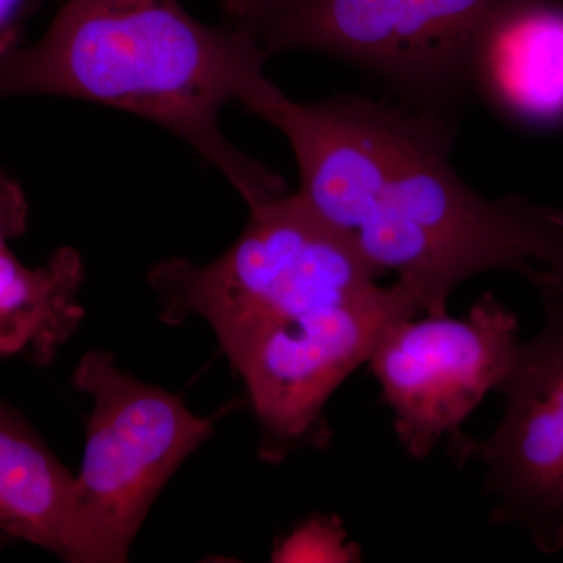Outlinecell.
<instances>
[{
	"label": "cell",
	"instance_id": "obj_8",
	"mask_svg": "<svg viewBox=\"0 0 563 563\" xmlns=\"http://www.w3.org/2000/svg\"><path fill=\"white\" fill-rule=\"evenodd\" d=\"M470 90L528 128L563 124V0H501L470 55Z\"/></svg>",
	"mask_w": 563,
	"mask_h": 563
},
{
	"label": "cell",
	"instance_id": "obj_9",
	"mask_svg": "<svg viewBox=\"0 0 563 563\" xmlns=\"http://www.w3.org/2000/svg\"><path fill=\"white\" fill-rule=\"evenodd\" d=\"M85 279L79 252L58 247L44 265H22L9 246L0 250V358L49 365L81 320Z\"/></svg>",
	"mask_w": 563,
	"mask_h": 563
},
{
	"label": "cell",
	"instance_id": "obj_10",
	"mask_svg": "<svg viewBox=\"0 0 563 563\" xmlns=\"http://www.w3.org/2000/svg\"><path fill=\"white\" fill-rule=\"evenodd\" d=\"M76 476L0 402V533L60 558Z\"/></svg>",
	"mask_w": 563,
	"mask_h": 563
},
{
	"label": "cell",
	"instance_id": "obj_11",
	"mask_svg": "<svg viewBox=\"0 0 563 563\" xmlns=\"http://www.w3.org/2000/svg\"><path fill=\"white\" fill-rule=\"evenodd\" d=\"M277 561H350L343 533L333 523L313 520L277 551Z\"/></svg>",
	"mask_w": 563,
	"mask_h": 563
},
{
	"label": "cell",
	"instance_id": "obj_6",
	"mask_svg": "<svg viewBox=\"0 0 563 563\" xmlns=\"http://www.w3.org/2000/svg\"><path fill=\"white\" fill-rule=\"evenodd\" d=\"M518 321L492 292L466 317L404 318L388 325L369 355V368L395 412V432L407 453L426 459L450 437L512 368Z\"/></svg>",
	"mask_w": 563,
	"mask_h": 563
},
{
	"label": "cell",
	"instance_id": "obj_15",
	"mask_svg": "<svg viewBox=\"0 0 563 563\" xmlns=\"http://www.w3.org/2000/svg\"><path fill=\"white\" fill-rule=\"evenodd\" d=\"M272 2L273 0H221L222 9L231 20V24L246 29L250 33L254 31Z\"/></svg>",
	"mask_w": 563,
	"mask_h": 563
},
{
	"label": "cell",
	"instance_id": "obj_1",
	"mask_svg": "<svg viewBox=\"0 0 563 563\" xmlns=\"http://www.w3.org/2000/svg\"><path fill=\"white\" fill-rule=\"evenodd\" d=\"M250 111L290 143L299 202L377 277L395 274L428 317L448 314L455 288L477 274L506 269L533 284L547 265L563 211L468 187L451 163L450 114L347 95L296 102L276 85Z\"/></svg>",
	"mask_w": 563,
	"mask_h": 563
},
{
	"label": "cell",
	"instance_id": "obj_3",
	"mask_svg": "<svg viewBox=\"0 0 563 563\" xmlns=\"http://www.w3.org/2000/svg\"><path fill=\"white\" fill-rule=\"evenodd\" d=\"M73 383L95 407L60 558L125 562L152 504L213 422L191 413L179 396L122 373L107 352H87Z\"/></svg>",
	"mask_w": 563,
	"mask_h": 563
},
{
	"label": "cell",
	"instance_id": "obj_2",
	"mask_svg": "<svg viewBox=\"0 0 563 563\" xmlns=\"http://www.w3.org/2000/svg\"><path fill=\"white\" fill-rule=\"evenodd\" d=\"M268 55L246 29L211 27L179 0H66L46 35L0 68V98L60 96L128 111L187 141L247 207L280 198L285 181L236 150L221 110L250 109L272 87Z\"/></svg>",
	"mask_w": 563,
	"mask_h": 563
},
{
	"label": "cell",
	"instance_id": "obj_14",
	"mask_svg": "<svg viewBox=\"0 0 563 563\" xmlns=\"http://www.w3.org/2000/svg\"><path fill=\"white\" fill-rule=\"evenodd\" d=\"M536 287L542 292V298L543 296H555V298L563 299V225L555 239L550 261L540 272Z\"/></svg>",
	"mask_w": 563,
	"mask_h": 563
},
{
	"label": "cell",
	"instance_id": "obj_5",
	"mask_svg": "<svg viewBox=\"0 0 563 563\" xmlns=\"http://www.w3.org/2000/svg\"><path fill=\"white\" fill-rule=\"evenodd\" d=\"M501 0H273L252 35L266 55L317 52L368 70L417 109L453 111L470 55Z\"/></svg>",
	"mask_w": 563,
	"mask_h": 563
},
{
	"label": "cell",
	"instance_id": "obj_4",
	"mask_svg": "<svg viewBox=\"0 0 563 563\" xmlns=\"http://www.w3.org/2000/svg\"><path fill=\"white\" fill-rule=\"evenodd\" d=\"M377 279L295 192L251 207L242 235L217 261L169 258L150 274L163 321L198 314L220 344L266 321L361 298Z\"/></svg>",
	"mask_w": 563,
	"mask_h": 563
},
{
	"label": "cell",
	"instance_id": "obj_12",
	"mask_svg": "<svg viewBox=\"0 0 563 563\" xmlns=\"http://www.w3.org/2000/svg\"><path fill=\"white\" fill-rule=\"evenodd\" d=\"M46 0H0V68L21 49L25 25Z\"/></svg>",
	"mask_w": 563,
	"mask_h": 563
},
{
	"label": "cell",
	"instance_id": "obj_13",
	"mask_svg": "<svg viewBox=\"0 0 563 563\" xmlns=\"http://www.w3.org/2000/svg\"><path fill=\"white\" fill-rule=\"evenodd\" d=\"M27 211L24 191L0 169V250L24 233Z\"/></svg>",
	"mask_w": 563,
	"mask_h": 563
},
{
	"label": "cell",
	"instance_id": "obj_7",
	"mask_svg": "<svg viewBox=\"0 0 563 563\" xmlns=\"http://www.w3.org/2000/svg\"><path fill=\"white\" fill-rule=\"evenodd\" d=\"M547 320L520 344L496 390L506 410L485 442L465 439L454 457L485 466L492 520L520 526L540 551L563 550V299L544 296Z\"/></svg>",
	"mask_w": 563,
	"mask_h": 563
}]
</instances>
